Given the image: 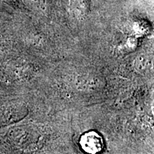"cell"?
Here are the masks:
<instances>
[{
	"instance_id": "7a4b0ae2",
	"label": "cell",
	"mask_w": 154,
	"mask_h": 154,
	"mask_svg": "<svg viewBox=\"0 0 154 154\" xmlns=\"http://www.w3.org/2000/svg\"><path fill=\"white\" fill-rule=\"evenodd\" d=\"M136 68L139 71H145L147 69L148 66L149 65V62L148 59L144 57H140L138 58L136 62Z\"/></svg>"
},
{
	"instance_id": "6da1fadb",
	"label": "cell",
	"mask_w": 154,
	"mask_h": 154,
	"mask_svg": "<svg viewBox=\"0 0 154 154\" xmlns=\"http://www.w3.org/2000/svg\"><path fill=\"white\" fill-rule=\"evenodd\" d=\"M84 148L89 153H95L101 150V139L97 135L88 134L84 138Z\"/></svg>"
}]
</instances>
